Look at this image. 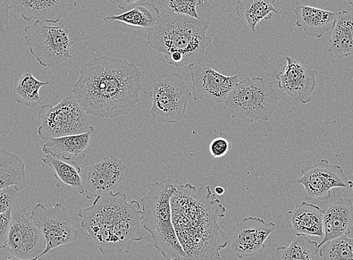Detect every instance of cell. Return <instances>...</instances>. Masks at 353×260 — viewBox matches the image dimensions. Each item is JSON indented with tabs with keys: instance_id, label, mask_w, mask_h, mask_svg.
Wrapping results in <instances>:
<instances>
[{
	"instance_id": "cb8c5ba5",
	"label": "cell",
	"mask_w": 353,
	"mask_h": 260,
	"mask_svg": "<svg viewBox=\"0 0 353 260\" xmlns=\"http://www.w3.org/2000/svg\"><path fill=\"white\" fill-rule=\"evenodd\" d=\"M41 161L54 171L57 188L69 186L77 190L81 195L85 194L81 169L77 162L64 161L50 155L41 159Z\"/></svg>"
},
{
	"instance_id": "8d00e7d4",
	"label": "cell",
	"mask_w": 353,
	"mask_h": 260,
	"mask_svg": "<svg viewBox=\"0 0 353 260\" xmlns=\"http://www.w3.org/2000/svg\"><path fill=\"white\" fill-rule=\"evenodd\" d=\"M214 190L216 194L219 196H222L225 192V190L222 187H216Z\"/></svg>"
},
{
	"instance_id": "74e56055",
	"label": "cell",
	"mask_w": 353,
	"mask_h": 260,
	"mask_svg": "<svg viewBox=\"0 0 353 260\" xmlns=\"http://www.w3.org/2000/svg\"><path fill=\"white\" fill-rule=\"evenodd\" d=\"M343 1L347 2L348 4L353 7V0H343Z\"/></svg>"
},
{
	"instance_id": "f546056e",
	"label": "cell",
	"mask_w": 353,
	"mask_h": 260,
	"mask_svg": "<svg viewBox=\"0 0 353 260\" xmlns=\"http://www.w3.org/2000/svg\"><path fill=\"white\" fill-rule=\"evenodd\" d=\"M158 3L165 8V11L200 19L196 8L203 3L201 0H157Z\"/></svg>"
},
{
	"instance_id": "ba28073f",
	"label": "cell",
	"mask_w": 353,
	"mask_h": 260,
	"mask_svg": "<svg viewBox=\"0 0 353 260\" xmlns=\"http://www.w3.org/2000/svg\"><path fill=\"white\" fill-rule=\"evenodd\" d=\"M39 137L43 140L94 132L88 113L77 98L67 96L56 106L46 104L39 112Z\"/></svg>"
},
{
	"instance_id": "52a82bcc",
	"label": "cell",
	"mask_w": 353,
	"mask_h": 260,
	"mask_svg": "<svg viewBox=\"0 0 353 260\" xmlns=\"http://www.w3.org/2000/svg\"><path fill=\"white\" fill-rule=\"evenodd\" d=\"M23 39L29 48L30 54L46 68L54 69L56 66L72 58L70 49L73 41L70 30L63 23L57 26H49L35 21L24 29Z\"/></svg>"
},
{
	"instance_id": "9c48e42d",
	"label": "cell",
	"mask_w": 353,
	"mask_h": 260,
	"mask_svg": "<svg viewBox=\"0 0 353 260\" xmlns=\"http://www.w3.org/2000/svg\"><path fill=\"white\" fill-rule=\"evenodd\" d=\"M150 114L157 122L176 123L186 114L191 92L179 72L163 74L153 81Z\"/></svg>"
},
{
	"instance_id": "5b68a950",
	"label": "cell",
	"mask_w": 353,
	"mask_h": 260,
	"mask_svg": "<svg viewBox=\"0 0 353 260\" xmlns=\"http://www.w3.org/2000/svg\"><path fill=\"white\" fill-rule=\"evenodd\" d=\"M176 184L178 181L173 179L156 182L141 199L143 228L152 237L154 248L167 260L185 257L172 223L171 198Z\"/></svg>"
},
{
	"instance_id": "83f0119b",
	"label": "cell",
	"mask_w": 353,
	"mask_h": 260,
	"mask_svg": "<svg viewBox=\"0 0 353 260\" xmlns=\"http://www.w3.org/2000/svg\"><path fill=\"white\" fill-rule=\"evenodd\" d=\"M318 243L307 237H296L291 244L276 249L275 254L279 260H314L319 252Z\"/></svg>"
},
{
	"instance_id": "6da1fadb",
	"label": "cell",
	"mask_w": 353,
	"mask_h": 260,
	"mask_svg": "<svg viewBox=\"0 0 353 260\" xmlns=\"http://www.w3.org/2000/svg\"><path fill=\"white\" fill-rule=\"evenodd\" d=\"M172 223L184 251L182 260H222L229 239L219 220L226 209L209 186L176 184L171 198Z\"/></svg>"
},
{
	"instance_id": "7c38bea8",
	"label": "cell",
	"mask_w": 353,
	"mask_h": 260,
	"mask_svg": "<svg viewBox=\"0 0 353 260\" xmlns=\"http://www.w3.org/2000/svg\"><path fill=\"white\" fill-rule=\"evenodd\" d=\"M301 174L297 182L304 187L307 200L326 201L331 197L332 189L352 187V181L347 178L342 167L331 164L327 159L303 168Z\"/></svg>"
},
{
	"instance_id": "d4e9b609",
	"label": "cell",
	"mask_w": 353,
	"mask_h": 260,
	"mask_svg": "<svg viewBox=\"0 0 353 260\" xmlns=\"http://www.w3.org/2000/svg\"><path fill=\"white\" fill-rule=\"evenodd\" d=\"M11 186L19 190L26 188L25 163L19 155L0 148V190Z\"/></svg>"
},
{
	"instance_id": "44dd1931",
	"label": "cell",
	"mask_w": 353,
	"mask_h": 260,
	"mask_svg": "<svg viewBox=\"0 0 353 260\" xmlns=\"http://www.w3.org/2000/svg\"><path fill=\"white\" fill-rule=\"evenodd\" d=\"M88 132L60 138L50 139L43 146V152L64 161H70L73 158L81 159L85 158V152L88 148L92 133Z\"/></svg>"
},
{
	"instance_id": "3957f363",
	"label": "cell",
	"mask_w": 353,
	"mask_h": 260,
	"mask_svg": "<svg viewBox=\"0 0 353 260\" xmlns=\"http://www.w3.org/2000/svg\"><path fill=\"white\" fill-rule=\"evenodd\" d=\"M81 226L104 254L129 253L134 241L143 239L142 211L137 200L117 192L95 198L88 208L79 210Z\"/></svg>"
},
{
	"instance_id": "ffe728a7",
	"label": "cell",
	"mask_w": 353,
	"mask_h": 260,
	"mask_svg": "<svg viewBox=\"0 0 353 260\" xmlns=\"http://www.w3.org/2000/svg\"><path fill=\"white\" fill-rule=\"evenodd\" d=\"M296 26L312 38H321L330 31L337 21L338 14L312 6L300 5L296 8Z\"/></svg>"
},
{
	"instance_id": "d6a6232c",
	"label": "cell",
	"mask_w": 353,
	"mask_h": 260,
	"mask_svg": "<svg viewBox=\"0 0 353 260\" xmlns=\"http://www.w3.org/2000/svg\"><path fill=\"white\" fill-rule=\"evenodd\" d=\"M12 211L0 214V248L6 247L12 223Z\"/></svg>"
},
{
	"instance_id": "30bf717a",
	"label": "cell",
	"mask_w": 353,
	"mask_h": 260,
	"mask_svg": "<svg viewBox=\"0 0 353 260\" xmlns=\"http://www.w3.org/2000/svg\"><path fill=\"white\" fill-rule=\"evenodd\" d=\"M30 216L46 239V248L41 257L52 249L72 244L79 237V232L72 225L68 209L61 203L50 208L38 203L32 210Z\"/></svg>"
},
{
	"instance_id": "603a6c76",
	"label": "cell",
	"mask_w": 353,
	"mask_h": 260,
	"mask_svg": "<svg viewBox=\"0 0 353 260\" xmlns=\"http://www.w3.org/2000/svg\"><path fill=\"white\" fill-rule=\"evenodd\" d=\"M161 10L154 3L148 2L137 3L132 10L117 15H109L104 18L105 23L119 21L130 26L150 30L152 29L158 19Z\"/></svg>"
},
{
	"instance_id": "836d02e7",
	"label": "cell",
	"mask_w": 353,
	"mask_h": 260,
	"mask_svg": "<svg viewBox=\"0 0 353 260\" xmlns=\"http://www.w3.org/2000/svg\"><path fill=\"white\" fill-rule=\"evenodd\" d=\"M10 0H0V32H4L10 18Z\"/></svg>"
},
{
	"instance_id": "f35d334b",
	"label": "cell",
	"mask_w": 353,
	"mask_h": 260,
	"mask_svg": "<svg viewBox=\"0 0 353 260\" xmlns=\"http://www.w3.org/2000/svg\"><path fill=\"white\" fill-rule=\"evenodd\" d=\"M209 2H213L214 0H208Z\"/></svg>"
},
{
	"instance_id": "8992f818",
	"label": "cell",
	"mask_w": 353,
	"mask_h": 260,
	"mask_svg": "<svg viewBox=\"0 0 353 260\" xmlns=\"http://www.w3.org/2000/svg\"><path fill=\"white\" fill-rule=\"evenodd\" d=\"M277 100L273 81L247 77L234 86L224 103L232 119L251 123L270 120L276 109Z\"/></svg>"
},
{
	"instance_id": "e575fe53",
	"label": "cell",
	"mask_w": 353,
	"mask_h": 260,
	"mask_svg": "<svg viewBox=\"0 0 353 260\" xmlns=\"http://www.w3.org/2000/svg\"><path fill=\"white\" fill-rule=\"evenodd\" d=\"M112 4L119 7L120 10H124L128 6H132L139 3L140 0H108Z\"/></svg>"
},
{
	"instance_id": "4316f807",
	"label": "cell",
	"mask_w": 353,
	"mask_h": 260,
	"mask_svg": "<svg viewBox=\"0 0 353 260\" xmlns=\"http://www.w3.org/2000/svg\"><path fill=\"white\" fill-rule=\"evenodd\" d=\"M49 86V82L38 80L29 69L25 70L21 75L13 91V98L19 104L35 108L38 106L43 98L39 94L41 88Z\"/></svg>"
},
{
	"instance_id": "4fadbf2b",
	"label": "cell",
	"mask_w": 353,
	"mask_h": 260,
	"mask_svg": "<svg viewBox=\"0 0 353 260\" xmlns=\"http://www.w3.org/2000/svg\"><path fill=\"white\" fill-rule=\"evenodd\" d=\"M191 75L192 94L194 99H210L216 103L225 102L227 96L239 82V75L226 77L201 62L188 66Z\"/></svg>"
},
{
	"instance_id": "ac0fdd59",
	"label": "cell",
	"mask_w": 353,
	"mask_h": 260,
	"mask_svg": "<svg viewBox=\"0 0 353 260\" xmlns=\"http://www.w3.org/2000/svg\"><path fill=\"white\" fill-rule=\"evenodd\" d=\"M324 236L321 248L325 242L341 236H348L353 226V203L349 198L341 197L323 208Z\"/></svg>"
},
{
	"instance_id": "277c9868",
	"label": "cell",
	"mask_w": 353,
	"mask_h": 260,
	"mask_svg": "<svg viewBox=\"0 0 353 260\" xmlns=\"http://www.w3.org/2000/svg\"><path fill=\"white\" fill-rule=\"evenodd\" d=\"M209 27L210 21L205 19L161 10L147 41L151 48L165 55L168 63L180 68L203 61L212 43L207 35Z\"/></svg>"
},
{
	"instance_id": "4dcf8cb0",
	"label": "cell",
	"mask_w": 353,
	"mask_h": 260,
	"mask_svg": "<svg viewBox=\"0 0 353 260\" xmlns=\"http://www.w3.org/2000/svg\"><path fill=\"white\" fill-rule=\"evenodd\" d=\"M232 148L231 137L228 133L221 132L210 144L209 150L212 157L220 159L230 152Z\"/></svg>"
},
{
	"instance_id": "1f68e13d",
	"label": "cell",
	"mask_w": 353,
	"mask_h": 260,
	"mask_svg": "<svg viewBox=\"0 0 353 260\" xmlns=\"http://www.w3.org/2000/svg\"><path fill=\"white\" fill-rule=\"evenodd\" d=\"M19 191L15 186H8L0 190V214L12 211L18 204Z\"/></svg>"
},
{
	"instance_id": "d590c367",
	"label": "cell",
	"mask_w": 353,
	"mask_h": 260,
	"mask_svg": "<svg viewBox=\"0 0 353 260\" xmlns=\"http://www.w3.org/2000/svg\"><path fill=\"white\" fill-rule=\"evenodd\" d=\"M0 260H24L17 257L10 252L6 247L0 248ZM30 260H39V259H33Z\"/></svg>"
},
{
	"instance_id": "7402d4cb",
	"label": "cell",
	"mask_w": 353,
	"mask_h": 260,
	"mask_svg": "<svg viewBox=\"0 0 353 260\" xmlns=\"http://www.w3.org/2000/svg\"><path fill=\"white\" fill-rule=\"evenodd\" d=\"M332 29L329 52L339 59L353 55V13L343 10L337 13Z\"/></svg>"
},
{
	"instance_id": "484cf974",
	"label": "cell",
	"mask_w": 353,
	"mask_h": 260,
	"mask_svg": "<svg viewBox=\"0 0 353 260\" xmlns=\"http://www.w3.org/2000/svg\"><path fill=\"white\" fill-rule=\"evenodd\" d=\"M275 0H237L236 15L245 22L252 32L263 20L272 19V13L279 14L274 8Z\"/></svg>"
},
{
	"instance_id": "e0dca14e",
	"label": "cell",
	"mask_w": 353,
	"mask_h": 260,
	"mask_svg": "<svg viewBox=\"0 0 353 260\" xmlns=\"http://www.w3.org/2000/svg\"><path fill=\"white\" fill-rule=\"evenodd\" d=\"M11 10L27 21L57 23L77 6V0H10Z\"/></svg>"
},
{
	"instance_id": "f1b7e54d",
	"label": "cell",
	"mask_w": 353,
	"mask_h": 260,
	"mask_svg": "<svg viewBox=\"0 0 353 260\" xmlns=\"http://www.w3.org/2000/svg\"><path fill=\"white\" fill-rule=\"evenodd\" d=\"M324 260H353V239L341 236L325 243L319 249Z\"/></svg>"
},
{
	"instance_id": "d6986e66",
	"label": "cell",
	"mask_w": 353,
	"mask_h": 260,
	"mask_svg": "<svg viewBox=\"0 0 353 260\" xmlns=\"http://www.w3.org/2000/svg\"><path fill=\"white\" fill-rule=\"evenodd\" d=\"M323 209L305 201L298 204L287 213L292 232L296 237L323 238Z\"/></svg>"
},
{
	"instance_id": "2e32d148",
	"label": "cell",
	"mask_w": 353,
	"mask_h": 260,
	"mask_svg": "<svg viewBox=\"0 0 353 260\" xmlns=\"http://www.w3.org/2000/svg\"><path fill=\"white\" fill-rule=\"evenodd\" d=\"M316 75L312 67L288 57L283 72L277 74L276 79L283 93L300 103L307 104L317 87Z\"/></svg>"
},
{
	"instance_id": "5bb4252c",
	"label": "cell",
	"mask_w": 353,
	"mask_h": 260,
	"mask_svg": "<svg viewBox=\"0 0 353 260\" xmlns=\"http://www.w3.org/2000/svg\"><path fill=\"white\" fill-rule=\"evenodd\" d=\"M127 168L114 156L105 157L99 163L86 166L82 174L86 198L92 199L113 192L119 186Z\"/></svg>"
},
{
	"instance_id": "8fae6325",
	"label": "cell",
	"mask_w": 353,
	"mask_h": 260,
	"mask_svg": "<svg viewBox=\"0 0 353 260\" xmlns=\"http://www.w3.org/2000/svg\"><path fill=\"white\" fill-rule=\"evenodd\" d=\"M10 253L24 260L39 259L46 248L44 234L32 221L26 208L12 213L10 233L6 246Z\"/></svg>"
},
{
	"instance_id": "7a4b0ae2",
	"label": "cell",
	"mask_w": 353,
	"mask_h": 260,
	"mask_svg": "<svg viewBox=\"0 0 353 260\" xmlns=\"http://www.w3.org/2000/svg\"><path fill=\"white\" fill-rule=\"evenodd\" d=\"M141 89L137 64L100 56L81 66L72 93L88 114L108 119L128 115L139 101Z\"/></svg>"
},
{
	"instance_id": "9a60e30c",
	"label": "cell",
	"mask_w": 353,
	"mask_h": 260,
	"mask_svg": "<svg viewBox=\"0 0 353 260\" xmlns=\"http://www.w3.org/2000/svg\"><path fill=\"white\" fill-rule=\"evenodd\" d=\"M276 224L261 218L248 217L233 226L231 248L239 259L262 253L265 241L274 231Z\"/></svg>"
}]
</instances>
